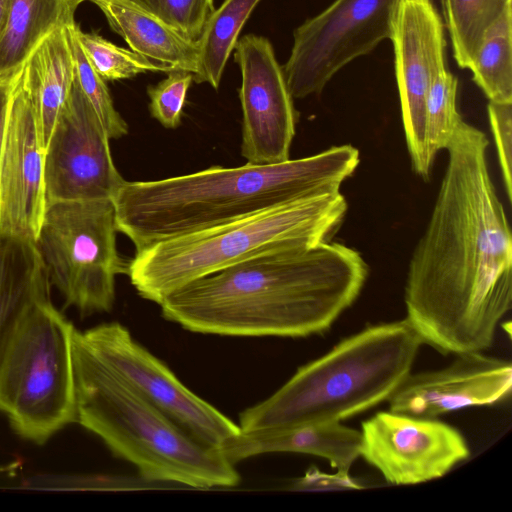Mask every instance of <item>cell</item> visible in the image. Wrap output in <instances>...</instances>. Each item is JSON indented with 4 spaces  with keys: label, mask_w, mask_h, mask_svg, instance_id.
Instances as JSON below:
<instances>
[{
    "label": "cell",
    "mask_w": 512,
    "mask_h": 512,
    "mask_svg": "<svg viewBox=\"0 0 512 512\" xmlns=\"http://www.w3.org/2000/svg\"><path fill=\"white\" fill-rule=\"evenodd\" d=\"M486 135L462 121L411 256L406 319L442 354L482 352L512 304V237L492 182Z\"/></svg>",
    "instance_id": "cell-1"
},
{
    "label": "cell",
    "mask_w": 512,
    "mask_h": 512,
    "mask_svg": "<svg viewBox=\"0 0 512 512\" xmlns=\"http://www.w3.org/2000/svg\"><path fill=\"white\" fill-rule=\"evenodd\" d=\"M367 276L358 251L328 241L250 257L183 285L159 306L166 320L192 332L307 337L331 328Z\"/></svg>",
    "instance_id": "cell-2"
},
{
    "label": "cell",
    "mask_w": 512,
    "mask_h": 512,
    "mask_svg": "<svg viewBox=\"0 0 512 512\" xmlns=\"http://www.w3.org/2000/svg\"><path fill=\"white\" fill-rule=\"evenodd\" d=\"M359 162L358 149L345 144L276 164L212 166L159 180H125L112 198L117 230L139 249L339 191Z\"/></svg>",
    "instance_id": "cell-3"
},
{
    "label": "cell",
    "mask_w": 512,
    "mask_h": 512,
    "mask_svg": "<svg viewBox=\"0 0 512 512\" xmlns=\"http://www.w3.org/2000/svg\"><path fill=\"white\" fill-rule=\"evenodd\" d=\"M76 419L143 480L198 489L233 487L240 476L220 452L184 431L101 360L75 329Z\"/></svg>",
    "instance_id": "cell-4"
},
{
    "label": "cell",
    "mask_w": 512,
    "mask_h": 512,
    "mask_svg": "<svg viewBox=\"0 0 512 512\" xmlns=\"http://www.w3.org/2000/svg\"><path fill=\"white\" fill-rule=\"evenodd\" d=\"M405 318L368 326L300 368L239 416L241 431L340 422L380 404L411 373L421 345Z\"/></svg>",
    "instance_id": "cell-5"
},
{
    "label": "cell",
    "mask_w": 512,
    "mask_h": 512,
    "mask_svg": "<svg viewBox=\"0 0 512 512\" xmlns=\"http://www.w3.org/2000/svg\"><path fill=\"white\" fill-rule=\"evenodd\" d=\"M347 208L339 190L165 239L135 249L126 275L142 298L159 305L183 285L250 257L281 249L311 248L330 241Z\"/></svg>",
    "instance_id": "cell-6"
},
{
    "label": "cell",
    "mask_w": 512,
    "mask_h": 512,
    "mask_svg": "<svg viewBox=\"0 0 512 512\" xmlns=\"http://www.w3.org/2000/svg\"><path fill=\"white\" fill-rule=\"evenodd\" d=\"M74 330L44 295L22 315L0 361V411L37 444L76 419Z\"/></svg>",
    "instance_id": "cell-7"
},
{
    "label": "cell",
    "mask_w": 512,
    "mask_h": 512,
    "mask_svg": "<svg viewBox=\"0 0 512 512\" xmlns=\"http://www.w3.org/2000/svg\"><path fill=\"white\" fill-rule=\"evenodd\" d=\"M117 231L112 199L46 205L34 243L50 284L82 314L113 307L115 278L127 271L117 250Z\"/></svg>",
    "instance_id": "cell-8"
},
{
    "label": "cell",
    "mask_w": 512,
    "mask_h": 512,
    "mask_svg": "<svg viewBox=\"0 0 512 512\" xmlns=\"http://www.w3.org/2000/svg\"><path fill=\"white\" fill-rule=\"evenodd\" d=\"M400 0H334L293 33L282 67L293 98L319 94L354 59L390 39Z\"/></svg>",
    "instance_id": "cell-9"
},
{
    "label": "cell",
    "mask_w": 512,
    "mask_h": 512,
    "mask_svg": "<svg viewBox=\"0 0 512 512\" xmlns=\"http://www.w3.org/2000/svg\"><path fill=\"white\" fill-rule=\"evenodd\" d=\"M86 345L147 401L201 444L219 450L238 424L189 390L118 322L79 331Z\"/></svg>",
    "instance_id": "cell-10"
},
{
    "label": "cell",
    "mask_w": 512,
    "mask_h": 512,
    "mask_svg": "<svg viewBox=\"0 0 512 512\" xmlns=\"http://www.w3.org/2000/svg\"><path fill=\"white\" fill-rule=\"evenodd\" d=\"M110 140L74 77L44 150L46 205L114 197L125 180L113 162Z\"/></svg>",
    "instance_id": "cell-11"
},
{
    "label": "cell",
    "mask_w": 512,
    "mask_h": 512,
    "mask_svg": "<svg viewBox=\"0 0 512 512\" xmlns=\"http://www.w3.org/2000/svg\"><path fill=\"white\" fill-rule=\"evenodd\" d=\"M390 40L412 168L428 179L434 160L427 146L426 101L435 77L446 68L444 24L433 1L400 0Z\"/></svg>",
    "instance_id": "cell-12"
},
{
    "label": "cell",
    "mask_w": 512,
    "mask_h": 512,
    "mask_svg": "<svg viewBox=\"0 0 512 512\" xmlns=\"http://www.w3.org/2000/svg\"><path fill=\"white\" fill-rule=\"evenodd\" d=\"M360 433V456L393 485L441 478L470 455L463 435L437 418L380 411Z\"/></svg>",
    "instance_id": "cell-13"
},
{
    "label": "cell",
    "mask_w": 512,
    "mask_h": 512,
    "mask_svg": "<svg viewBox=\"0 0 512 512\" xmlns=\"http://www.w3.org/2000/svg\"><path fill=\"white\" fill-rule=\"evenodd\" d=\"M234 48L242 79L241 155L253 165L287 161L297 112L273 46L263 36L247 34Z\"/></svg>",
    "instance_id": "cell-14"
},
{
    "label": "cell",
    "mask_w": 512,
    "mask_h": 512,
    "mask_svg": "<svg viewBox=\"0 0 512 512\" xmlns=\"http://www.w3.org/2000/svg\"><path fill=\"white\" fill-rule=\"evenodd\" d=\"M45 209L44 149L20 70L0 156V232L34 241Z\"/></svg>",
    "instance_id": "cell-15"
},
{
    "label": "cell",
    "mask_w": 512,
    "mask_h": 512,
    "mask_svg": "<svg viewBox=\"0 0 512 512\" xmlns=\"http://www.w3.org/2000/svg\"><path fill=\"white\" fill-rule=\"evenodd\" d=\"M447 367L410 373L388 398L389 410L420 418L507 400L512 392V365L482 352L455 354Z\"/></svg>",
    "instance_id": "cell-16"
},
{
    "label": "cell",
    "mask_w": 512,
    "mask_h": 512,
    "mask_svg": "<svg viewBox=\"0 0 512 512\" xmlns=\"http://www.w3.org/2000/svg\"><path fill=\"white\" fill-rule=\"evenodd\" d=\"M360 447V431L333 422L240 431L226 440L219 450L233 465L265 453L292 452L324 458L332 468L349 473L360 456Z\"/></svg>",
    "instance_id": "cell-17"
},
{
    "label": "cell",
    "mask_w": 512,
    "mask_h": 512,
    "mask_svg": "<svg viewBox=\"0 0 512 512\" xmlns=\"http://www.w3.org/2000/svg\"><path fill=\"white\" fill-rule=\"evenodd\" d=\"M104 14L111 29L131 51L159 66L162 72H197L198 48L163 21L128 0H88Z\"/></svg>",
    "instance_id": "cell-18"
},
{
    "label": "cell",
    "mask_w": 512,
    "mask_h": 512,
    "mask_svg": "<svg viewBox=\"0 0 512 512\" xmlns=\"http://www.w3.org/2000/svg\"><path fill=\"white\" fill-rule=\"evenodd\" d=\"M71 25L59 27L46 36L21 69L44 150L74 80Z\"/></svg>",
    "instance_id": "cell-19"
},
{
    "label": "cell",
    "mask_w": 512,
    "mask_h": 512,
    "mask_svg": "<svg viewBox=\"0 0 512 512\" xmlns=\"http://www.w3.org/2000/svg\"><path fill=\"white\" fill-rule=\"evenodd\" d=\"M50 286L34 241L0 232V361L22 315Z\"/></svg>",
    "instance_id": "cell-20"
},
{
    "label": "cell",
    "mask_w": 512,
    "mask_h": 512,
    "mask_svg": "<svg viewBox=\"0 0 512 512\" xmlns=\"http://www.w3.org/2000/svg\"><path fill=\"white\" fill-rule=\"evenodd\" d=\"M75 9L68 0H9L0 35V80H12L46 36L74 23Z\"/></svg>",
    "instance_id": "cell-21"
},
{
    "label": "cell",
    "mask_w": 512,
    "mask_h": 512,
    "mask_svg": "<svg viewBox=\"0 0 512 512\" xmlns=\"http://www.w3.org/2000/svg\"><path fill=\"white\" fill-rule=\"evenodd\" d=\"M261 0H224L207 19L197 40L198 65L193 80L208 83L214 89L222 74L238 35Z\"/></svg>",
    "instance_id": "cell-22"
},
{
    "label": "cell",
    "mask_w": 512,
    "mask_h": 512,
    "mask_svg": "<svg viewBox=\"0 0 512 512\" xmlns=\"http://www.w3.org/2000/svg\"><path fill=\"white\" fill-rule=\"evenodd\" d=\"M453 57L469 69L487 32L512 8L511 0H441Z\"/></svg>",
    "instance_id": "cell-23"
},
{
    "label": "cell",
    "mask_w": 512,
    "mask_h": 512,
    "mask_svg": "<svg viewBox=\"0 0 512 512\" xmlns=\"http://www.w3.org/2000/svg\"><path fill=\"white\" fill-rule=\"evenodd\" d=\"M469 69L489 101L512 103V8L487 32Z\"/></svg>",
    "instance_id": "cell-24"
},
{
    "label": "cell",
    "mask_w": 512,
    "mask_h": 512,
    "mask_svg": "<svg viewBox=\"0 0 512 512\" xmlns=\"http://www.w3.org/2000/svg\"><path fill=\"white\" fill-rule=\"evenodd\" d=\"M458 80L447 68L435 77L426 101V138L430 157L446 150L463 121L457 109Z\"/></svg>",
    "instance_id": "cell-25"
},
{
    "label": "cell",
    "mask_w": 512,
    "mask_h": 512,
    "mask_svg": "<svg viewBox=\"0 0 512 512\" xmlns=\"http://www.w3.org/2000/svg\"><path fill=\"white\" fill-rule=\"evenodd\" d=\"M72 29L85 57L104 81L128 79L147 71H162L144 57L111 43L97 33L83 32L76 23Z\"/></svg>",
    "instance_id": "cell-26"
},
{
    "label": "cell",
    "mask_w": 512,
    "mask_h": 512,
    "mask_svg": "<svg viewBox=\"0 0 512 512\" xmlns=\"http://www.w3.org/2000/svg\"><path fill=\"white\" fill-rule=\"evenodd\" d=\"M73 24L70 26V34L74 58V77L96 112L109 138H122L128 133V125L114 107L105 81L96 73L85 57L74 35Z\"/></svg>",
    "instance_id": "cell-27"
},
{
    "label": "cell",
    "mask_w": 512,
    "mask_h": 512,
    "mask_svg": "<svg viewBox=\"0 0 512 512\" xmlns=\"http://www.w3.org/2000/svg\"><path fill=\"white\" fill-rule=\"evenodd\" d=\"M154 15L183 38L197 42L215 10L214 0H128Z\"/></svg>",
    "instance_id": "cell-28"
},
{
    "label": "cell",
    "mask_w": 512,
    "mask_h": 512,
    "mask_svg": "<svg viewBox=\"0 0 512 512\" xmlns=\"http://www.w3.org/2000/svg\"><path fill=\"white\" fill-rule=\"evenodd\" d=\"M192 80V73L172 71L160 83L148 87L150 114L165 128L174 129L180 125Z\"/></svg>",
    "instance_id": "cell-29"
},
{
    "label": "cell",
    "mask_w": 512,
    "mask_h": 512,
    "mask_svg": "<svg viewBox=\"0 0 512 512\" xmlns=\"http://www.w3.org/2000/svg\"><path fill=\"white\" fill-rule=\"evenodd\" d=\"M489 123L495 141L502 179L508 200H512V103L489 101Z\"/></svg>",
    "instance_id": "cell-30"
},
{
    "label": "cell",
    "mask_w": 512,
    "mask_h": 512,
    "mask_svg": "<svg viewBox=\"0 0 512 512\" xmlns=\"http://www.w3.org/2000/svg\"><path fill=\"white\" fill-rule=\"evenodd\" d=\"M294 488L306 490L330 489H361V484L354 481L349 473L337 471L335 474H326L317 469H310L295 481Z\"/></svg>",
    "instance_id": "cell-31"
},
{
    "label": "cell",
    "mask_w": 512,
    "mask_h": 512,
    "mask_svg": "<svg viewBox=\"0 0 512 512\" xmlns=\"http://www.w3.org/2000/svg\"><path fill=\"white\" fill-rule=\"evenodd\" d=\"M14 78L12 80H0V156L8 124L11 92Z\"/></svg>",
    "instance_id": "cell-32"
},
{
    "label": "cell",
    "mask_w": 512,
    "mask_h": 512,
    "mask_svg": "<svg viewBox=\"0 0 512 512\" xmlns=\"http://www.w3.org/2000/svg\"><path fill=\"white\" fill-rule=\"evenodd\" d=\"M9 0H0V35L3 30Z\"/></svg>",
    "instance_id": "cell-33"
},
{
    "label": "cell",
    "mask_w": 512,
    "mask_h": 512,
    "mask_svg": "<svg viewBox=\"0 0 512 512\" xmlns=\"http://www.w3.org/2000/svg\"><path fill=\"white\" fill-rule=\"evenodd\" d=\"M83 1H86V0H68V2L74 6L75 8L80 4L82 3Z\"/></svg>",
    "instance_id": "cell-34"
}]
</instances>
